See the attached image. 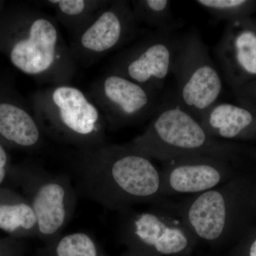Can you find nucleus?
Instances as JSON below:
<instances>
[{"label": "nucleus", "mask_w": 256, "mask_h": 256, "mask_svg": "<svg viewBox=\"0 0 256 256\" xmlns=\"http://www.w3.org/2000/svg\"><path fill=\"white\" fill-rule=\"evenodd\" d=\"M6 43L14 66L40 82L66 84L75 76L77 64L55 16L26 9L13 24Z\"/></svg>", "instance_id": "obj_2"}, {"label": "nucleus", "mask_w": 256, "mask_h": 256, "mask_svg": "<svg viewBox=\"0 0 256 256\" xmlns=\"http://www.w3.org/2000/svg\"><path fill=\"white\" fill-rule=\"evenodd\" d=\"M162 190L166 198L198 194L225 182L230 176L227 161L206 156H188L162 162Z\"/></svg>", "instance_id": "obj_11"}, {"label": "nucleus", "mask_w": 256, "mask_h": 256, "mask_svg": "<svg viewBox=\"0 0 256 256\" xmlns=\"http://www.w3.org/2000/svg\"><path fill=\"white\" fill-rule=\"evenodd\" d=\"M118 214L120 238L138 254H182L197 240L183 220L162 206L142 212L130 208Z\"/></svg>", "instance_id": "obj_7"}, {"label": "nucleus", "mask_w": 256, "mask_h": 256, "mask_svg": "<svg viewBox=\"0 0 256 256\" xmlns=\"http://www.w3.org/2000/svg\"><path fill=\"white\" fill-rule=\"evenodd\" d=\"M249 256H256V238L252 242L249 250Z\"/></svg>", "instance_id": "obj_21"}, {"label": "nucleus", "mask_w": 256, "mask_h": 256, "mask_svg": "<svg viewBox=\"0 0 256 256\" xmlns=\"http://www.w3.org/2000/svg\"><path fill=\"white\" fill-rule=\"evenodd\" d=\"M33 114L44 136L89 150L107 143L104 114L88 94L70 84L40 89L32 98Z\"/></svg>", "instance_id": "obj_3"}, {"label": "nucleus", "mask_w": 256, "mask_h": 256, "mask_svg": "<svg viewBox=\"0 0 256 256\" xmlns=\"http://www.w3.org/2000/svg\"><path fill=\"white\" fill-rule=\"evenodd\" d=\"M130 4L140 25L144 24L156 30L178 24L172 12V2L168 0H133Z\"/></svg>", "instance_id": "obj_18"}, {"label": "nucleus", "mask_w": 256, "mask_h": 256, "mask_svg": "<svg viewBox=\"0 0 256 256\" xmlns=\"http://www.w3.org/2000/svg\"><path fill=\"white\" fill-rule=\"evenodd\" d=\"M0 136L28 150H40L44 142V134L34 114L10 101L0 102Z\"/></svg>", "instance_id": "obj_13"}, {"label": "nucleus", "mask_w": 256, "mask_h": 256, "mask_svg": "<svg viewBox=\"0 0 256 256\" xmlns=\"http://www.w3.org/2000/svg\"><path fill=\"white\" fill-rule=\"evenodd\" d=\"M8 165V156L4 146L0 143V184L6 178Z\"/></svg>", "instance_id": "obj_20"}, {"label": "nucleus", "mask_w": 256, "mask_h": 256, "mask_svg": "<svg viewBox=\"0 0 256 256\" xmlns=\"http://www.w3.org/2000/svg\"><path fill=\"white\" fill-rule=\"evenodd\" d=\"M172 74L176 84L175 98L200 121L218 102L223 84L206 45L195 28L181 36Z\"/></svg>", "instance_id": "obj_6"}, {"label": "nucleus", "mask_w": 256, "mask_h": 256, "mask_svg": "<svg viewBox=\"0 0 256 256\" xmlns=\"http://www.w3.org/2000/svg\"><path fill=\"white\" fill-rule=\"evenodd\" d=\"M88 96L100 109L110 130L144 122L154 116L162 100L160 94L108 72L92 82Z\"/></svg>", "instance_id": "obj_10"}, {"label": "nucleus", "mask_w": 256, "mask_h": 256, "mask_svg": "<svg viewBox=\"0 0 256 256\" xmlns=\"http://www.w3.org/2000/svg\"><path fill=\"white\" fill-rule=\"evenodd\" d=\"M196 2L217 20L234 18L250 4L246 0H198Z\"/></svg>", "instance_id": "obj_19"}, {"label": "nucleus", "mask_w": 256, "mask_h": 256, "mask_svg": "<svg viewBox=\"0 0 256 256\" xmlns=\"http://www.w3.org/2000/svg\"><path fill=\"white\" fill-rule=\"evenodd\" d=\"M20 180L36 220L37 236L50 244L62 235L73 218L79 198L72 176L54 173L40 163L20 170Z\"/></svg>", "instance_id": "obj_5"}, {"label": "nucleus", "mask_w": 256, "mask_h": 256, "mask_svg": "<svg viewBox=\"0 0 256 256\" xmlns=\"http://www.w3.org/2000/svg\"><path fill=\"white\" fill-rule=\"evenodd\" d=\"M236 20L228 25L214 52L228 82H242V75L256 76V31Z\"/></svg>", "instance_id": "obj_12"}, {"label": "nucleus", "mask_w": 256, "mask_h": 256, "mask_svg": "<svg viewBox=\"0 0 256 256\" xmlns=\"http://www.w3.org/2000/svg\"><path fill=\"white\" fill-rule=\"evenodd\" d=\"M130 1L112 0L86 26L72 35L69 45L77 66H88L142 33Z\"/></svg>", "instance_id": "obj_9"}, {"label": "nucleus", "mask_w": 256, "mask_h": 256, "mask_svg": "<svg viewBox=\"0 0 256 256\" xmlns=\"http://www.w3.org/2000/svg\"><path fill=\"white\" fill-rule=\"evenodd\" d=\"M0 229L13 234L37 236L36 216L28 200L0 201Z\"/></svg>", "instance_id": "obj_16"}, {"label": "nucleus", "mask_w": 256, "mask_h": 256, "mask_svg": "<svg viewBox=\"0 0 256 256\" xmlns=\"http://www.w3.org/2000/svg\"><path fill=\"white\" fill-rule=\"evenodd\" d=\"M255 117L248 109L234 104L217 102L200 120L202 126L214 138L235 139L252 129Z\"/></svg>", "instance_id": "obj_14"}, {"label": "nucleus", "mask_w": 256, "mask_h": 256, "mask_svg": "<svg viewBox=\"0 0 256 256\" xmlns=\"http://www.w3.org/2000/svg\"><path fill=\"white\" fill-rule=\"evenodd\" d=\"M151 160L164 162L188 156H206L228 161L233 148L210 136L175 97L163 99L146 130L126 143Z\"/></svg>", "instance_id": "obj_4"}, {"label": "nucleus", "mask_w": 256, "mask_h": 256, "mask_svg": "<svg viewBox=\"0 0 256 256\" xmlns=\"http://www.w3.org/2000/svg\"><path fill=\"white\" fill-rule=\"evenodd\" d=\"M38 256H105L95 237L85 232L60 236L38 250Z\"/></svg>", "instance_id": "obj_17"}, {"label": "nucleus", "mask_w": 256, "mask_h": 256, "mask_svg": "<svg viewBox=\"0 0 256 256\" xmlns=\"http://www.w3.org/2000/svg\"><path fill=\"white\" fill-rule=\"evenodd\" d=\"M72 180L79 197L107 210H120L139 204L160 206L161 172L152 160L127 144L106 143L77 150L72 163Z\"/></svg>", "instance_id": "obj_1"}, {"label": "nucleus", "mask_w": 256, "mask_h": 256, "mask_svg": "<svg viewBox=\"0 0 256 256\" xmlns=\"http://www.w3.org/2000/svg\"><path fill=\"white\" fill-rule=\"evenodd\" d=\"M181 23L146 34L116 56L108 72L118 74L160 94L173 66L182 35Z\"/></svg>", "instance_id": "obj_8"}, {"label": "nucleus", "mask_w": 256, "mask_h": 256, "mask_svg": "<svg viewBox=\"0 0 256 256\" xmlns=\"http://www.w3.org/2000/svg\"><path fill=\"white\" fill-rule=\"evenodd\" d=\"M107 0H48L40 2L54 11L55 18L68 32L75 34L108 4Z\"/></svg>", "instance_id": "obj_15"}]
</instances>
